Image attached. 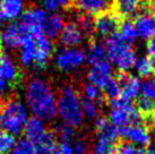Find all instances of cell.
<instances>
[{
	"label": "cell",
	"mask_w": 155,
	"mask_h": 154,
	"mask_svg": "<svg viewBox=\"0 0 155 154\" xmlns=\"http://www.w3.org/2000/svg\"><path fill=\"white\" fill-rule=\"evenodd\" d=\"M139 1H140V5L151 7V8H153L155 6V0H139Z\"/></svg>",
	"instance_id": "35"
},
{
	"label": "cell",
	"mask_w": 155,
	"mask_h": 154,
	"mask_svg": "<svg viewBox=\"0 0 155 154\" xmlns=\"http://www.w3.org/2000/svg\"><path fill=\"white\" fill-rule=\"evenodd\" d=\"M117 154H147L146 150L138 149L135 145L130 144L128 142L119 143L117 146Z\"/></svg>",
	"instance_id": "32"
},
{
	"label": "cell",
	"mask_w": 155,
	"mask_h": 154,
	"mask_svg": "<svg viewBox=\"0 0 155 154\" xmlns=\"http://www.w3.org/2000/svg\"><path fill=\"white\" fill-rule=\"evenodd\" d=\"M121 21V16L117 12H104L97 14L94 18V28L95 32L99 33L103 38H110L112 35L119 32Z\"/></svg>",
	"instance_id": "6"
},
{
	"label": "cell",
	"mask_w": 155,
	"mask_h": 154,
	"mask_svg": "<svg viewBox=\"0 0 155 154\" xmlns=\"http://www.w3.org/2000/svg\"><path fill=\"white\" fill-rule=\"evenodd\" d=\"M76 24L82 30L83 34L88 36L90 38H93V35L95 33V28H94V18L92 17V15L85 13L79 14L77 17V23Z\"/></svg>",
	"instance_id": "23"
},
{
	"label": "cell",
	"mask_w": 155,
	"mask_h": 154,
	"mask_svg": "<svg viewBox=\"0 0 155 154\" xmlns=\"http://www.w3.org/2000/svg\"><path fill=\"white\" fill-rule=\"evenodd\" d=\"M24 8L23 0H1V12L5 18L14 19L18 17Z\"/></svg>",
	"instance_id": "20"
},
{
	"label": "cell",
	"mask_w": 155,
	"mask_h": 154,
	"mask_svg": "<svg viewBox=\"0 0 155 154\" xmlns=\"http://www.w3.org/2000/svg\"><path fill=\"white\" fill-rule=\"evenodd\" d=\"M73 151L74 154H90L91 143L86 137H78L74 141Z\"/></svg>",
	"instance_id": "31"
},
{
	"label": "cell",
	"mask_w": 155,
	"mask_h": 154,
	"mask_svg": "<svg viewBox=\"0 0 155 154\" xmlns=\"http://www.w3.org/2000/svg\"><path fill=\"white\" fill-rule=\"evenodd\" d=\"M112 0H74L73 5L82 13L94 15L108 12Z\"/></svg>",
	"instance_id": "15"
},
{
	"label": "cell",
	"mask_w": 155,
	"mask_h": 154,
	"mask_svg": "<svg viewBox=\"0 0 155 154\" xmlns=\"http://www.w3.org/2000/svg\"><path fill=\"white\" fill-rule=\"evenodd\" d=\"M107 53L110 61L119 68L120 72H127L136 64V55L129 44L122 41L120 35L114 34L105 41Z\"/></svg>",
	"instance_id": "4"
},
{
	"label": "cell",
	"mask_w": 155,
	"mask_h": 154,
	"mask_svg": "<svg viewBox=\"0 0 155 154\" xmlns=\"http://www.w3.org/2000/svg\"><path fill=\"white\" fill-rule=\"evenodd\" d=\"M12 154H38L34 144L27 138H23L15 145Z\"/></svg>",
	"instance_id": "27"
},
{
	"label": "cell",
	"mask_w": 155,
	"mask_h": 154,
	"mask_svg": "<svg viewBox=\"0 0 155 154\" xmlns=\"http://www.w3.org/2000/svg\"><path fill=\"white\" fill-rule=\"evenodd\" d=\"M105 90V95L107 98L110 100V101H113L116 99L120 98L121 95V87L119 85V83L117 82L116 78H111L110 81L108 82V84L104 87Z\"/></svg>",
	"instance_id": "30"
},
{
	"label": "cell",
	"mask_w": 155,
	"mask_h": 154,
	"mask_svg": "<svg viewBox=\"0 0 155 154\" xmlns=\"http://www.w3.org/2000/svg\"><path fill=\"white\" fill-rule=\"evenodd\" d=\"M114 78L121 87L120 96L130 101L137 98L140 92V85H142L137 77L128 74V72H118Z\"/></svg>",
	"instance_id": "10"
},
{
	"label": "cell",
	"mask_w": 155,
	"mask_h": 154,
	"mask_svg": "<svg viewBox=\"0 0 155 154\" xmlns=\"http://www.w3.org/2000/svg\"><path fill=\"white\" fill-rule=\"evenodd\" d=\"M54 133L57 135V138H59L61 143H69L76 136V128L65 122L59 125L54 130Z\"/></svg>",
	"instance_id": "24"
},
{
	"label": "cell",
	"mask_w": 155,
	"mask_h": 154,
	"mask_svg": "<svg viewBox=\"0 0 155 154\" xmlns=\"http://www.w3.org/2000/svg\"><path fill=\"white\" fill-rule=\"evenodd\" d=\"M59 38H60V42L64 47L70 49V48L77 47L83 42L84 34L76 23L68 22L64 26Z\"/></svg>",
	"instance_id": "13"
},
{
	"label": "cell",
	"mask_w": 155,
	"mask_h": 154,
	"mask_svg": "<svg viewBox=\"0 0 155 154\" xmlns=\"http://www.w3.org/2000/svg\"><path fill=\"white\" fill-rule=\"evenodd\" d=\"M118 34L120 35V38H122L124 42L129 44V45L136 41V38L138 36L136 28H135V25H134V22L129 21V19L124 21L121 23Z\"/></svg>",
	"instance_id": "21"
},
{
	"label": "cell",
	"mask_w": 155,
	"mask_h": 154,
	"mask_svg": "<svg viewBox=\"0 0 155 154\" xmlns=\"http://www.w3.org/2000/svg\"><path fill=\"white\" fill-rule=\"evenodd\" d=\"M47 129L48 128L45 127L43 120L38 118V117H32L26 122L24 135H25V138H27L28 141L35 143L47 132Z\"/></svg>",
	"instance_id": "18"
},
{
	"label": "cell",
	"mask_w": 155,
	"mask_h": 154,
	"mask_svg": "<svg viewBox=\"0 0 155 154\" xmlns=\"http://www.w3.org/2000/svg\"><path fill=\"white\" fill-rule=\"evenodd\" d=\"M26 99L35 117L48 121L57 117V100L49 81L31 77L26 85Z\"/></svg>",
	"instance_id": "1"
},
{
	"label": "cell",
	"mask_w": 155,
	"mask_h": 154,
	"mask_svg": "<svg viewBox=\"0 0 155 154\" xmlns=\"http://www.w3.org/2000/svg\"><path fill=\"white\" fill-rule=\"evenodd\" d=\"M74 0H42V4L49 12H57L59 9H67L73 6Z\"/></svg>",
	"instance_id": "29"
},
{
	"label": "cell",
	"mask_w": 155,
	"mask_h": 154,
	"mask_svg": "<svg viewBox=\"0 0 155 154\" xmlns=\"http://www.w3.org/2000/svg\"><path fill=\"white\" fill-rule=\"evenodd\" d=\"M84 93H85V96L93 101H96L99 102L100 104H102L105 100V96L103 95L102 91L100 90L99 87H96L95 85L91 84V83H86L84 84Z\"/></svg>",
	"instance_id": "28"
},
{
	"label": "cell",
	"mask_w": 155,
	"mask_h": 154,
	"mask_svg": "<svg viewBox=\"0 0 155 154\" xmlns=\"http://www.w3.org/2000/svg\"><path fill=\"white\" fill-rule=\"evenodd\" d=\"M58 138L53 129H47V132L40 137L38 141L33 143L38 154H52L58 145Z\"/></svg>",
	"instance_id": "17"
},
{
	"label": "cell",
	"mask_w": 155,
	"mask_h": 154,
	"mask_svg": "<svg viewBox=\"0 0 155 154\" xmlns=\"http://www.w3.org/2000/svg\"><path fill=\"white\" fill-rule=\"evenodd\" d=\"M146 152H147V154H155V143L150 146V149H148Z\"/></svg>",
	"instance_id": "36"
},
{
	"label": "cell",
	"mask_w": 155,
	"mask_h": 154,
	"mask_svg": "<svg viewBox=\"0 0 155 154\" xmlns=\"http://www.w3.org/2000/svg\"><path fill=\"white\" fill-rule=\"evenodd\" d=\"M120 136L128 141V143H135L142 146H148L151 144V135L146 126H127L121 128Z\"/></svg>",
	"instance_id": "11"
},
{
	"label": "cell",
	"mask_w": 155,
	"mask_h": 154,
	"mask_svg": "<svg viewBox=\"0 0 155 154\" xmlns=\"http://www.w3.org/2000/svg\"><path fill=\"white\" fill-rule=\"evenodd\" d=\"M57 107L66 124L75 128L83 124L84 112L82 109V102L77 90L73 84L66 83L58 90Z\"/></svg>",
	"instance_id": "3"
},
{
	"label": "cell",
	"mask_w": 155,
	"mask_h": 154,
	"mask_svg": "<svg viewBox=\"0 0 155 154\" xmlns=\"http://www.w3.org/2000/svg\"><path fill=\"white\" fill-rule=\"evenodd\" d=\"M111 65L108 61H104L102 64L92 66L87 77L91 84H93L99 89H104L108 82L111 79Z\"/></svg>",
	"instance_id": "14"
},
{
	"label": "cell",
	"mask_w": 155,
	"mask_h": 154,
	"mask_svg": "<svg viewBox=\"0 0 155 154\" xmlns=\"http://www.w3.org/2000/svg\"><path fill=\"white\" fill-rule=\"evenodd\" d=\"M52 154H64V153H62V151L60 150V147L58 146V147H57L56 150L53 151V153H52Z\"/></svg>",
	"instance_id": "38"
},
{
	"label": "cell",
	"mask_w": 155,
	"mask_h": 154,
	"mask_svg": "<svg viewBox=\"0 0 155 154\" xmlns=\"http://www.w3.org/2000/svg\"><path fill=\"white\" fill-rule=\"evenodd\" d=\"M64 26H65V21L61 15L59 14L48 15L42 26V33L49 40H56L60 36Z\"/></svg>",
	"instance_id": "16"
},
{
	"label": "cell",
	"mask_w": 155,
	"mask_h": 154,
	"mask_svg": "<svg viewBox=\"0 0 155 154\" xmlns=\"http://www.w3.org/2000/svg\"><path fill=\"white\" fill-rule=\"evenodd\" d=\"M85 52L79 49H61L56 58V67L61 72L77 68L85 61Z\"/></svg>",
	"instance_id": "8"
},
{
	"label": "cell",
	"mask_w": 155,
	"mask_h": 154,
	"mask_svg": "<svg viewBox=\"0 0 155 154\" xmlns=\"http://www.w3.org/2000/svg\"><path fill=\"white\" fill-rule=\"evenodd\" d=\"M152 65H153V72L155 73V58L152 60Z\"/></svg>",
	"instance_id": "39"
},
{
	"label": "cell",
	"mask_w": 155,
	"mask_h": 154,
	"mask_svg": "<svg viewBox=\"0 0 155 154\" xmlns=\"http://www.w3.org/2000/svg\"><path fill=\"white\" fill-rule=\"evenodd\" d=\"M49 14L44 12L43 9L32 7L26 9L22 15V23L27 30L30 31L32 35L41 34L42 33V26L44 21L47 19Z\"/></svg>",
	"instance_id": "9"
},
{
	"label": "cell",
	"mask_w": 155,
	"mask_h": 154,
	"mask_svg": "<svg viewBox=\"0 0 155 154\" xmlns=\"http://www.w3.org/2000/svg\"><path fill=\"white\" fill-rule=\"evenodd\" d=\"M134 25L137 35L140 38L150 40L155 36V16L150 12H140L134 22Z\"/></svg>",
	"instance_id": "12"
},
{
	"label": "cell",
	"mask_w": 155,
	"mask_h": 154,
	"mask_svg": "<svg viewBox=\"0 0 155 154\" xmlns=\"http://www.w3.org/2000/svg\"><path fill=\"white\" fill-rule=\"evenodd\" d=\"M140 92L143 93V96L155 100V79H146L140 85Z\"/></svg>",
	"instance_id": "33"
},
{
	"label": "cell",
	"mask_w": 155,
	"mask_h": 154,
	"mask_svg": "<svg viewBox=\"0 0 155 154\" xmlns=\"http://www.w3.org/2000/svg\"><path fill=\"white\" fill-rule=\"evenodd\" d=\"M0 78L6 82L12 91L16 90L24 79V72L12 58L2 51L0 53Z\"/></svg>",
	"instance_id": "5"
},
{
	"label": "cell",
	"mask_w": 155,
	"mask_h": 154,
	"mask_svg": "<svg viewBox=\"0 0 155 154\" xmlns=\"http://www.w3.org/2000/svg\"><path fill=\"white\" fill-rule=\"evenodd\" d=\"M140 7L139 0H117V13L122 16H130L137 13Z\"/></svg>",
	"instance_id": "22"
},
{
	"label": "cell",
	"mask_w": 155,
	"mask_h": 154,
	"mask_svg": "<svg viewBox=\"0 0 155 154\" xmlns=\"http://www.w3.org/2000/svg\"><path fill=\"white\" fill-rule=\"evenodd\" d=\"M16 94L0 98V129L15 135H23L27 113Z\"/></svg>",
	"instance_id": "2"
},
{
	"label": "cell",
	"mask_w": 155,
	"mask_h": 154,
	"mask_svg": "<svg viewBox=\"0 0 155 154\" xmlns=\"http://www.w3.org/2000/svg\"><path fill=\"white\" fill-rule=\"evenodd\" d=\"M4 51V48H2V33L0 31V53Z\"/></svg>",
	"instance_id": "37"
},
{
	"label": "cell",
	"mask_w": 155,
	"mask_h": 154,
	"mask_svg": "<svg viewBox=\"0 0 155 154\" xmlns=\"http://www.w3.org/2000/svg\"><path fill=\"white\" fill-rule=\"evenodd\" d=\"M107 57H108V53H107V48L104 44L95 42V41L91 43L88 52H87V62L88 64L92 66L102 64L104 61H107Z\"/></svg>",
	"instance_id": "19"
},
{
	"label": "cell",
	"mask_w": 155,
	"mask_h": 154,
	"mask_svg": "<svg viewBox=\"0 0 155 154\" xmlns=\"http://www.w3.org/2000/svg\"><path fill=\"white\" fill-rule=\"evenodd\" d=\"M82 102V109L83 112L88 117V118H97L100 117V108H101V104L96 101H93L91 99L84 96V98L81 100Z\"/></svg>",
	"instance_id": "25"
},
{
	"label": "cell",
	"mask_w": 155,
	"mask_h": 154,
	"mask_svg": "<svg viewBox=\"0 0 155 154\" xmlns=\"http://www.w3.org/2000/svg\"><path fill=\"white\" fill-rule=\"evenodd\" d=\"M32 38L30 31L23 25L22 22L12 23L2 33V42L12 49L23 48Z\"/></svg>",
	"instance_id": "7"
},
{
	"label": "cell",
	"mask_w": 155,
	"mask_h": 154,
	"mask_svg": "<svg viewBox=\"0 0 155 154\" xmlns=\"http://www.w3.org/2000/svg\"><path fill=\"white\" fill-rule=\"evenodd\" d=\"M135 67H136L138 75L144 78L150 77V75L153 72V65H152V60L150 59V57H142L136 60Z\"/></svg>",
	"instance_id": "26"
},
{
	"label": "cell",
	"mask_w": 155,
	"mask_h": 154,
	"mask_svg": "<svg viewBox=\"0 0 155 154\" xmlns=\"http://www.w3.org/2000/svg\"><path fill=\"white\" fill-rule=\"evenodd\" d=\"M147 52L153 58H155V36L151 38L147 42Z\"/></svg>",
	"instance_id": "34"
}]
</instances>
